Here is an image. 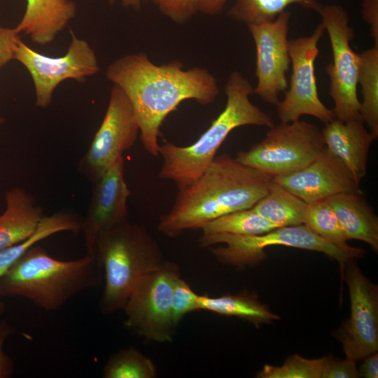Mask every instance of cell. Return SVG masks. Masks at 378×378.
Segmentation results:
<instances>
[{
    "label": "cell",
    "mask_w": 378,
    "mask_h": 378,
    "mask_svg": "<svg viewBox=\"0 0 378 378\" xmlns=\"http://www.w3.org/2000/svg\"><path fill=\"white\" fill-rule=\"evenodd\" d=\"M1 297H0V316H1L3 314V313L4 312V311H5V304L1 300Z\"/></svg>",
    "instance_id": "cell-39"
},
{
    "label": "cell",
    "mask_w": 378,
    "mask_h": 378,
    "mask_svg": "<svg viewBox=\"0 0 378 378\" xmlns=\"http://www.w3.org/2000/svg\"><path fill=\"white\" fill-rule=\"evenodd\" d=\"M361 14L370 27V36L374 45H378V0H363Z\"/></svg>",
    "instance_id": "cell-35"
},
{
    "label": "cell",
    "mask_w": 378,
    "mask_h": 378,
    "mask_svg": "<svg viewBox=\"0 0 378 378\" xmlns=\"http://www.w3.org/2000/svg\"><path fill=\"white\" fill-rule=\"evenodd\" d=\"M16 330L5 320L0 321V378H10L15 371L13 359L4 351V345L6 339Z\"/></svg>",
    "instance_id": "cell-33"
},
{
    "label": "cell",
    "mask_w": 378,
    "mask_h": 378,
    "mask_svg": "<svg viewBox=\"0 0 378 378\" xmlns=\"http://www.w3.org/2000/svg\"><path fill=\"white\" fill-rule=\"evenodd\" d=\"M272 180L307 204L340 193H361L360 183L326 148L304 169Z\"/></svg>",
    "instance_id": "cell-16"
},
{
    "label": "cell",
    "mask_w": 378,
    "mask_h": 378,
    "mask_svg": "<svg viewBox=\"0 0 378 378\" xmlns=\"http://www.w3.org/2000/svg\"><path fill=\"white\" fill-rule=\"evenodd\" d=\"M44 216L43 207L20 187L6 193V209L0 215V251L29 237Z\"/></svg>",
    "instance_id": "cell-19"
},
{
    "label": "cell",
    "mask_w": 378,
    "mask_h": 378,
    "mask_svg": "<svg viewBox=\"0 0 378 378\" xmlns=\"http://www.w3.org/2000/svg\"><path fill=\"white\" fill-rule=\"evenodd\" d=\"M59 231L60 224L55 217L43 216L34 232L29 237L18 244L0 251V278L30 247Z\"/></svg>",
    "instance_id": "cell-29"
},
{
    "label": "cell",
    "mask_w": 378,
    "mask_h": 378,
    "mask_svg": "<svg viewBox=\"0 0 378 378\" xmlns=\"http://www.w3.org/2000/svg\"><path fill=\"white\" fill-rule=\"evenodd\" d=\"M198 242L201 247L209 248L220 262L238 269L260 264L267 258L265 248L270 246H284L322 253L336 260L342 270L349 260L362 258L365 253L360 248L345 249L337 246L304 224L278 227L255 235L202 234Z\"/></svg>",
    "instance_id": "cell-6"
},
{
    "label": "cell",
    "mask_w": 378,
    "mask_h": 378,
    "mask_svg": "<svg viewBox=\"0 0 378 378\" xmlns=\"http://www.w3.org/2000/svg\"><path fill=\"white\" fill-rule=\"evenodd\" d=\"M276 225L268 221L252 208L235 211L215 218L202 227V235L231 234L255 235L270 231Z\"/></svg>",
    "instance_id": "cell-25"
},
{
    "label": "cell",
    "mask_w": 378,
    "mask_h": 378,
    "mask_svg": "<svg viewBox=\"0 0 378 378\" xmlns=\"http://www.w3.org/2000/svg\"><path fill=\"white\" fill-rule=\"evenodd\" d=\"M293 4L316 12L322 5L318 0H234L229 15L247 25L258 24L274 20Z\"/></svg>",
    "instance_id": "cell-24"
},
{
    "label": "cell",
    "mask_w": 378,
    "mask_h": 378,
    "mask_svg": "<svg viewBox=\"0 0 378 378\" xmlns=\"http://www.w3.org/2000/svg\"><path fill=\"white\" fill-rule=\"evenodd\" d=\"M303 224L328 242L342 248L347 244L346 237L339 220L326 200L308 204Z\"/></svg>",
    "instance_id": "cell-27"
},
{
    "label": "cell",
    "mask_w": 378,
    "mask_h": 378,
    "mask_svg": "<svg viewBox=\"0 0 378 378\" xmlns=\"http://www.w3.org/2000/svg\"><path fill=\"white\" fill-rule=\"evenodd\" d=\"M198 295L181 276L177 277L172 296V314L176 326L186 314L200 310Z\"/></svg>",
    "instance_id": "cell-30"
},
{
    "label": "cell",
    "mask_w": 378,
    "mask_h": 378,
    "mask_svg": "<svg viewBox=\"0 0 378 378\" xmlns=\"http://www.w3.org/2000/svg\"><path fill=\"white\" fill-rule=\"evenodd\" d=\"M358 85L362 101L360 115L377 139L378 136V45L359 53Z\"/></svg>",
    "instance_id": "cell-23"
},
{
    "label": "cell",
    "mask_w": 378,
    "mask_h": 378,
    "mask_svg": "<svg viewBox=\"0 0 378 378\" xmlns=\"http://www.w3.org/2000/svg\"><path fill=\"white\" fill-rule=\"evenodd\" d=\"M348 238L378 251V218L361 193H340L326 200Z\"/></svg>",
    "instance_id": "cell-20"
},
{
    "label": "cell",
    "mask_w": 378,
    "mask_h": 378,
    "mask_svg": "<svg viewBox=\"0 0 378 378\" xmlns=\"http://www.w3.org/2000/svg\"><path fill=\"white\" fill-rule=\"evenodd\" d=\"M227 0H199L197 12L206 15L218 14L224 8Z\"/></svg>",
    "instance_id": "cell-37"
},
{
    "label": "cell",
    "mask_w": 378,
    "mask_h": 378,
    "mask_svg": "<svg viewBox=\"0 0 378 378\" xmlns=\"http://www.w3.org/2000/svg\"><path fill=\"white\" fill-rule=\"evenodd\" d=\"M108 1L110 4H113L115 1V0H108Z\"/></svg>",
    "instance_id": "cell-41"
},
{
    "label": "cell",
    "mask_w": 378,
    "mask_h": 378,
    "mask_svg": "<svg viewBox=\"0 0 378 378\" xmlns=\"http://www.w3.org/2000/svg\"><path fill=\"white\" fill-rule=\"evenodd\" d=\"M323 357L308 359L295 354L281 366L266 364L258 372V378H321Z\"/></svg>",
    "instance_id": "cell-28"
},
{
    "label": "cell",
    "mask_w": 378,
    "mask_h": 378,
    "mask_svg": "<svg viewBox=\"0 0 378 378\" xmlns=\"http://www.w3.org/2000/svg\"><path fill=\"white\" fill-rule=\"evenodd\" d=\"M356 361L346 358L341 359L329 354L323 357L321 378H358Z\"/></svg>",
    "instance_id": "cell-32"
},
{
    "label": "cell",
    "mask_w": 378,
    "mask_h": 378,
    "mask_svg": "<svg viewBox=\"0 0 378 378\" xmlns=\"http://www.w3.org/2000/svg\"><path fill=\"white\" fill-rule=\"evenodd\" d=\"M130 190L125 179L123 157L92 183L90 201L81 223L88 254L94 255L97 236L128 221Z\"/></svg>",
    "instance_id": "cell-15"
},
{
    "label": "cell",
    "mask_w": 378,
    "mask_h": 378,
    "mask_svg": "<svg viewBox=\"0 0 378 378\" xmlns=\"http://www.w3.org/2000/svg\"><path fill=\"white\" fill-rule=\"evenodd\" d=\"M200 310H206L217 314L235 316L247 321L255 326L271 323L280 317L272 312L256 296L248 291L218 297L206 294L198 295Z\"/></svg>",
    "instance_id": "cell-21"
},
{
    "label": "cell",
    "mask_w": 378,
    "mask_h": 378,
    "mask_svg": "<svg viewBox=\"0 0 378 378\" xmlns=\"http://www.w3.org/2000/svg\"><path fill=\"white\" fill-rule=\"evenodd\" d=\"M181 276L177 264L167 260L136 283L123 308L125 326L145 339L170 342L176 330L172 318L174 284Z\"/></svg>",
    "instance_id": "cell-9"
},
{
    "label": "cell",
    "mask_w": 378,
    "mask_h": 378,
    "mask_svg": "<svg viewBox=\"0 0 378 378\" xmlns=\"http://www.w3.org/2000/svg\"><path fill=\"white\" fill-rule=\"evenodd\" d=\"M344 270L351 313L334 335L346 358L356 361L378 350V286L363 274L354 259L346 263Z\"/></svg>",
    "instance_id": "cell-13"
},
{
    "label": "cell",
    "mask_w": 378,
    "mask_h": 378,
    "mask_svg": "<svg viewBox=\"0 0 378 378\" xmlns=\"http://www.w3.org/2000/svg\"><path fill=\"white\" fill-rule=\"evenodd\" d=\"M144 0H122V4L126 7L132 8H139Z\"/></svg>",
    "instance_id": "cell-38"
},
{
    "label": "cell",
    "mask_w": 378,
    "mask_h": 378,
    "mask_svg": "<svg viewBox=\"0 0 378 378\" xmlns=\"http://www.w3.org/2000/svg\"><path fill=\"white\" fill-rule=\"evenodd\" d=\"M272 178L223 153L216 155L192 183L178 189L158 230L174 238L186 230H201L225 214L252 208L268 192Z\"/></svg>",
    "instance_id": "cell-2"
},
{
    "label": "cell",
    "mask_w": 378,
    "mask_h": 378,
    "mask_svg": "<svg viewBox=\"0 0 378 378\" xmlns=\"http://www.w3.org/2000/svg\"><path fill=\"white\" fill-rule=\"evenodd\" d=\"M94 256L104 274L99 304L104 314L123 309L140 279L165 261L147 230L129 220L97 236Z\"/></svg>",
    "instance_id": "cell-5"
},
{
    "label": "cell",
    "mask_w": 378,
    "mask_h": 378,
    "mask_svg": "<svg viewBox=\"0 0 378 378\" xmlns=\"http://www.w3.org/2000/svg\"><path fill=\"white\" fill-rule=\"evenodd\" d=\"M4 122V118L0 115V125H1Z\"/></svg>",
    "instance_id": "cell-40"
},
{
    "label": "cell",
    "mask_w": 378,
    "mask_h": 378,
    "mask_svg": "<svg viewBox=\"0 0 378 378\" xmlns=\"http://www.w3.org/2000/svg\"><path fill=\"white\" fill-rule=\"evenodd\" d=\"M358 370L359 377L365 378L378 377V354L377 352L365 357Z\"/></svg>",
    "instance_id": "cell-36"
},
{
    "label": "cell",
    "mask_w": 378,
    "mask_h": 378,
    "mask_svg": "<svg viewBox=\"0 0 378 378\" xmlns=\"http://www.w3.org/2000/svg\"><path fill=\"white\" fill-rule=\"evenodd\" d=\"M254 88L239 72H232L227 81L226 104L209 128L193 144L176 146L164 140L159 155L162 164L159 172L162 179L174 181L178 189L195 182L212 162L220 146L234 129L245 125H274L270 115L250 100Z\"/></svg>",
    "instance_id": "cell-3"
},
{
    "label": "cell",
    "mask_w": 378,
    "mask_h": 378,
    "mask_svg": "<svg viewBox=\"0 0 378 378\" xmlns=\"http://www.w3.org/2000/svg\"><path fill=\"white\" fill-rule=\"evenodd\" d=\"M19 34L14 28L4 27L0 25V69L13 59Z\"/></svg>",
    "instance_id": "cell-34"
},
{
    "label": "cell",
    "mask_w": 378,
    "mask_h": 378,
    "mask_svg": "<svg viewBox=\"0 0 378 378\" xmlns=\"http://www.w3.org/2000/svg\"><path fill=\"white\" fill-rule=\"evenodd\" d=\"M104 378H155L157 368L153 360L134 347L121 349L106 363Z\"/></svg>",
    "instance_id": "cell-26"
},
{
    "label": "cell",
    "mask_w": 378,
    "mask_h": 378,
    "mask_svg": "<svg viewBox=\"0 0 378 378\" xmlns=\"http://www.w3.org/2000/svg\"><path fill=\"white\" fill-rule=\"evenodd\" d=\"M15 59L29 73L34 86L36 106L40 108L50 106L54 92L62 82L72 79L83 83L99 70L93 48L74 33L66 54L57 57L35 51L20 38Z\"/></svg>",
    "instance_id": "cell-10"
},
{
    "label": "cell",
    "mask_w": 378,
    "mask_h": 378,
    "mask_svg": "<svg viewBox=\"0 0 378 378\" xmlns=\"http://www.w3.org/2000/svg\"><path fill=\"white\" fill-rule=\"evenodd\" d=\"M106 78L127 96L136 117L146 150L158 156V136L166 117L183 101L211 104L219 93L216 78L206 69H184L175 60L158 65L145 53H132L108 65Z\"/></svg>",
    "instance_id": "cell-1"
},
{
    "label": "cell",
    "mask_w": 378,
    "mask_h": 378,
    "mask_svg": "<svg viewBox=\"0 0 378 378\" xmlns=\"http://www.w3.org/2000/svg\"><path fill=\"white\" fill-rule=\"evenodd\" d=\"M199 0H152L166 17L176 23L190 20L197 12Z\"/></svg>",
    "instance_id": "cell-31"
},
{
    "label": "cell",
    "mask_w": 378,
    "mask_h": 378,
    "mask_svg": "<svg viewBox=\"0 0 378 378\" xmlns=\"http://www.w3.org/2000/svg\"><path fill=\"white\" fill-rule=\"evenodd\" d=\"M139 125L133 107L118 85L111 88L106 111L78 168L93 183L103 176L135 143Z\"/></svg>",
    "instance_id": "cell-11"
},
{
    "label": "cell",
    "mask_w": 378,
    "mask_h": 378,
    "mask_svg": "<svg viewBox=\"0 0 378 378\" xmlns=\"http://www.w3.org/2000/svg\"><path fill=\"white\" fill-rule=\"evenodd\" d=\"M102 280L94 255L59 260L35 244L0 278V296L27 299L46 311H57Z\"/></svg>",
    "instance_id": "cell-4"
},
{
    "label": "cell",
    "mask_w": 378,
    "mask_h": 378,
    "mask_svg": "<svg viewBox=\"0 0 378 378\" xmlns=\"http://www.w3.org/2000/svg\"><path fill=\"white\" fill-rule=\"evenodd\" d=\"M317 13L321 17L332 49V59L327 65L326 71L335 118L343 122L363 121L358 97L359 53L355 52L350 45L354 31L349 24V14L338 4L321 5Z\"/></svg>",
    "instance_id": "cell-8"
},
{
    "label": "cell",
    "mask_w": 378,
    "mask_h": 378,
    "mask_svg": "<svg viewBox=\"0 0 378 378\" xmlns=\"http://www.w3.org/2000/svg\"><path fill=\"white\" fill-rule=\"evenodd\" d=\"M324 31L321 23L311 35L289 40L290 85L276 105L282 122L300 120L304 115L315 117L325 124L335 118L332 109L327 108L319 98L315 75L318 45Z\"/></svg>",
    "instance_id": "cell-12"
},
{
    "label": "cell",
    "mask_w": 378,
    "mask_h": 378,
    "mask_svg": "<svg viewBox=\"0 0 378 378\" xmlns=\"http://www.w3.org/2000/svg\"><path fill=\"white\" fill-rule=\"evenodd\" d=\"M326 148L337 156L360 183L367 173V162L372 142L376 139L362 120L326 123L321 130Z\"/></svg>",
    "instance_id": "cell-17"
},
{
    "label": "cell",
    "mask_w": 378,
    "mask_h": 378,
    "mask_svg": "<svg viewBox=\"0 0 378 378\" xmlns=\"http://www.w3.org/2000/svg\"><path fill=\"white\" fill-rule=\"evenodd\" d=\"M326 148L321 130L303 120L270 128L265 137L237 159L271 178L297 172L312 162Z\"/></svg>",
    "instance_id": "cell-7"
},
{
    "label": "cell",
    "mask_w": 378,
    "mask_h": 378,
    "mask_svg": "<svg viewBox=\"0 0 378 378\" xmlns=\"http://www.w3.org/2000/svg\"><path fill=\"white\" fill-rule=\"evenodd\" d=\"M290 18V13L286 10L272 21L248 25L256 52L257 84L253 92L275 106L279 102V94L288 87Z\"/></svg>",
    "instance_id": "cell-14"
},
{
    "label": "cell",
    "mask_w": 378,
    "mask_h": 378,
    "mask_svg": "<svg viewBox=\"0 0 378 378\" xmlns=\"http://www.w3.org/2000/svg\"><path fill=\"white\" fill-rule=\"evenodd\" d=\"M76 10L72 0H27L24 13L15 29L34 43L49 44L76 16Z\"/></svg>",
    "instance_id": "cell-18"
},
{
    "label": "cell",
    "mask_w": 378,
    "mask_h": 378,
    "mask_svg": "<svg viewBox=\"0 0 378 378\" xmlns=\"http://www.w3.org/2000/svg\"><path fill=\"white\" fill-rule=\"evenodd\" d=\"M308 204L272 180L252 209L277 227L303 224Z\"/></svg>",
    "instance_id": "cell-22"
}]
</instances>
